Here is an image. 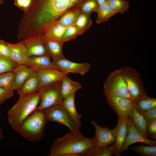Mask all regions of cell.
<instances>
[{
  "label": "cell",
  "instance_id": "52a82bcc",
  "mask_svg": "<svg viewBox=\"0 0 156 156\" xmlns=\"http://www.w3.org/2000/svg\"><path fill=\"white\" fill-rule=\"evenodd\" d=\"M60 81L41 87L37 91L40 102L36 110H44L55 105L62 106L63 99L60 90Z\"/></svg>",
  "mask_w": 156,
  "mask_h": 156
},
{
  "label": "cell",
  "instance_id": "9a60e30c",
  "mask_svg": "<svg viewBox=\"0 0 156 156\" xmlns=\"http://www.w3.org/2000/svg\"><path fill=\"white\" fill-rule=\"evenodd\" d=\"M127 119L118 118L116 126L112 129L115 138L114 154L116 156L120 155L122 145L127 133Z\"/></svg>",
  "mask_w": 156,
  "mask_h": 156
},
{
  "label": "cell",
  "instance_id": "ab89813d",
  "mask_svg": "<svg viewBox=\"0 0 156 156\" xmlns=\"http://www.w3.org/2000/svg\"><path fill=\"white\" fill-rule=\"evenodd\" d=\"M146 123L156 120V107L148 110L142 114Z\"/></svg>",
  "mask_w": 156,
  "mask_h": 156
},
{
  "label": "cell",
  "instance_id": "277c9868",
  "mask_svg": "<svg viewBox=\"0 0 156 156\" xmlns=\"http://www.w3.org/2000/svg\"><path fill=\"white\" fill-rule=\"evenodd\" d=\"M48 121L44 110H36L15 130L29 141L40 140Z\"/></svg>",
  "mask_w": 156,
  "mask_h": 156
},
{
  "label": "cell",
  "instance_id": "4dcf8cb0",
  "mask_svg": "<svg viewBox=\"0 0 156 156\" xmlns=\"http://www.w3.org/2000/svg\"><path fill=\"white\" fill-rule=\"evenodd\" d=\"M14 81V75L12 71L0 74V87L13 90Z\"/></svg>",
  "mask_w": 156,
  "mask_h": 156
},
{
  "label": "cell",
  "instance_id": "6da1fadb",
  "mask_svg": "<svg viewBox=\"0 0 156 156\" xmlns=\"http://www.w3.org/2000/svg\"><path fill=\"white\" fill-rule=\"evenodd\" d=\"M87 0H33L20 22L29 36L43 35L47 27L65 13L80 8Z\"/></svg>",
  "mask_w": 156,
  "mask_h": 156
},
{
  "label": "cell",
  "instance_id": "f1b7e54d",
  "mask_svg": "<svg viewBox=\"0 0 156 156\" xmlns=\"http://www.w3.org/2000/svg\"><path fill=\"white\" fill-rule=\"evenodd\" d=\"M108 4L116 14H123L129 8V3L125 0H107Z\"/></svg>",
  "mask_w": 156,
  "mask_h": 156
},
{
  "label": "cell",
  "instance_id": "e575fe53",
  "mask_svg": "<svg viewBox=\"0 0 156 156\" xmlns=\"http://www.w3.org/2000/svg\"><path fill=\"white\" fill-rule=\"evenodd\" d=\"M17 64L10 58L0 57V74L12 71Z\"/></svg>",
  "mask_w": 156,
  "mask_h": 156
},
{
  "label": "cell",
  "instance_id": "ac0fdd59",
  "mask_svg": "<svg viewBox=\"0 0 156 156\" xmlns=\"http://www.w3.org/2000/svg\"><path fill=\"white\" fill-rule=\"evenodd\" d=\"M51 59L49 55L31 56L28 57L25 64L36 70L56 68Z\"/></svg>",
  "mask_w": 156,
  "mask_h": 156
},
{
  "label": "cell",
  "instance_id": "5b68a950",
  "mask_svg": "<svg viewBox=\"0 0 156 156\" xmlns=\"http://www.w3.org/2000/svg\"><path fill=\"white\" fill-rule=\"evenodd\" d=\"M126 84L131 98L139 100L148 95L138 72L133 68L125 66L119 69Z\"/></svg>",
  "mask_w": 156,
  "mask_h": 156
},
{
  "label": "cell",
  "instance_id": "d6986e66",
  "mask_svg": "<svg viewBox=\"0 0 156 156\" xmlns=\"http://www.w3.org/2000/svg\"><path fill=\"white\" fill-rule=\"evenodd\" d=\"M43 38L46 49L50 58L54 62L65 57L63 53L64 43L62 41H56Z\"/></svg>",
  "mask_w": 156,
  "mask_h": 156
},
{
  "label": "cell",
  "instance_id": "3957f363",
  "mask_svg": "<svg viewBox=\"0 0 156 156\" xmlns=\"http://www.w3.org/2000/svg\"><path fill=\"white\" fill-rule=\"evenodd\" d=\"M19 96L17 102L7 112L8 123L15 130L36 110L40 102L37 92Z\"/></svg>",
  "mask_w": 156,
  "mask_h": 156
},
{
  "label": "cell",
  "instance_id": "b9f144b4",
  "mask_svg": "<svg viewBox=\"0 0 156 156\" xmlns=\"http://www.w3.org/2000/svg\"><path fill=\"white\" fill-rule=\"evenodd\" d=\"M4 138L3 131L0 127V141L3 139Z\"/></svg>",
  "mask_w": 156,
  "mask_h": 156
},
{
  "label": "cell",
  "instance_id": "60d3db41",
  "mask_svg": "<svg viewBox=\"0 0 156 156\" xmlns=\"http://www.w3.org/2000/svg\"><path fill=\"white\" fill-rule=\"evenodd\" d=\"M99 5L102 4L107 1V0H96Z\"/></svg>",
  "mask_w": 156,
  "mask_h": 156
},
{
  "label": "cell",
  "instance_id": "836d02e7",
  "mask_svg": "<svg viewBox=\"0 0 156 156\" xmlns=\"http://www.w3.org/2000/svg\"><path fill=\"white\" fill-rule=\"evenodd\" d=\"M99 5L96 0H87L80 8L81 13L90 14L97 12Z\"/></svg>",
  "mask_w": 156,
  "mask_h": 156
},
{
  "label": "cell",
  "instance_id": "603a6c76",
  "mask_svg": "<svg viewBox=\"0 0 156 156\" xmlns=\"http://www.w3.org/2000/svg\"><path fill=\"white\" fill-rule=\"evenodd\" d=\"M75 93L73 94L63 100L62 106L66 112L80 129L81 124L80 119L82 115L77 112L75 105Z\"/></svg>",
  "mask_w": 156,
  "mask_h": 156
},
{
  "label": "cell",
  "instance_id": "4fadbf2b",
  "mask_svg": "<svg viewBox=\"0 0 156 156\" xmlns=\"http://www.w3.org/2000/svg\"><path fill=\"white\" fill-rule=\"evenodd\" d=\"M95 127V133L96 145L102 148H105L115 142V138L112 129L99 125L94 120L91 122Z\"/></svg>",
  "mask_w": 156,
  "mask_h": 156
},
{
  "label": "cell",
  "instance_id": "44dd1931",
  "mask_svg": "<svg viewBox=\"0 0 156 156\" xmlns=\"http://www.w3.org/2000/svg\"><path fill=\"white\" fill-rule=\"evenodd\" d=\"M67 27L57 21L50 23L46 28L43 36L45 38L56 41H62V39Z\"/></svg>",
  "mask_w": 156,
  "mask_h": 156
},
{
  "label": "cell",
  "instance_id": "9c48e42d",
  "mask_svg": "<svg viewBox=\"0 0 156 156\" xmlns=\"http://www.w3.org/2000/svg\"><path fill=\"white\" fill-rule=\"evenodd\" d=\"M127 133L122 145L121 153L127 150L130 145L136 143H144L150 146L156 145V140H150L142 135L129 116L127 119Z\"/></svg>",
  "mask_w": 156,
  "mask_h": 156
},
{
  "label": "cell",
  "instance_id": "83f0119b",
  "mask_svg": "<svg viewBox=\"0 0 156 156\" xmlns=\"http://www.w3.org/2000/svg\"><path fill=\"white\" fill-rule=\"evenodd\" d=\"M80 13V8L67 12L63 14L57 21L66 27L74 25Z\"/></svg>",
  "mask_w": 156,
  "mask_h": 156
},
{
  "label": "cell",
  "instance_id": "d590c367",
  "mask_svg": "<svg viewBox=\"0 0 156 156\" xmlns=\"http://www.w3.org/2000/svg\"><path fill=\"white\" fill-rule=\"evenodd\" d=\"M14 90L0 87V106L6 100L13 97Z\"/></svg>",
  "mask_w": 156,
  "mask_h": 156
},
{
  "label": "cell",
  "instance_id": "7402d4cb",
  "mask_svg": "<svg viewBox=\"0 0 156 156\" xmlns=\"http://www.w3.org/2000/svg\"><path fill=\"white\" fill-rule=\"evenodd\" d=\"M41 87L40 82L36 72L24 82L16 90L17 93L19 96L27 95L36 92Z\"/></svg>",
  "mask_w": 156,
  "mask_h": 156
},
{
  "label": "cell",
  "instance_id": "7c38bea8",
  "mask_svg": "<svg viewBox=\"0 0 156 156\" xmlns=\"http://www.w3.org/2000/svg\"><path fill=\"white\" fill-rule=\"evenodd\" d=\"M54 63L56 68L68 73H72L83 75L88 72L90 67L89 62L77 63L70 61L65 58Z\"/></svg>",
  "mask_w": 156,
  "mask_h": 156
},
{
  "label": "cell",
  "instance_id": "74e56055",
  "mask_svg": "<svg viewBox=\"0 0 156 156\" xmlns=\"http://www.w3.org/2000/svg\"><path fill=\"white\" fill-rule=\"evenodd\" d=\"M32 1L33 0H14V4L24 13L30 8Z\"/></svg>",
  "mask_w": 156,
  "mask_h": 156
},
{
  "label": "cell",
  "instance_id": "f546056e",
  "mask_svg": "<svg viewBox=\"0 0 156 156\" xmlns=\"http://www.w3.org/2000/svg\"><path fill=\"white\" fill-rule=\"evenodd\" d=\"M85 31L78 27L75 25L67 27L62 39L64 42L75 39Z\"/></svg>",
  "mask_w": 156,
  "mask_h": 156
},
{
  "label": "cell",
  "instance_id": "ffe728a7",
  "mask_svg": "<svg viewBox=\"0 0 156 156\" xmlns=\"http://www.w3.org/2000/svg\"><path fill=\"white\" fill-rule=\"evenodd\" d=\"M60 90L63 99L72 94L75 93L81 88L79 82L74 81L69 77L68 74L65 75L60 81Z\"/></svg>",
  "mask_w": 156,
  "mask_h": 156
},
{
  "label": "cell",
  "instance_id": "30bf717a",
  "mask_svg": "<svg viewBox=\"0 0 156 156\" xmlns=\"http://www.w3.org/2000/svg\"><path fill=\"white\" fill-rule=\"evenodd\" d=\"M108 105L116 112L118 118L127 119L129 112L133 107L131 99L120 97L114 96L106 98Z\"/></svg>",
  "mask_w": 156,
  "mask_h": 156
},
{
  "label": "cell",
  "instance_id": "4316f807",
  "mask_svg": "<svg viewBox=\"0 0 156 156\" xmlns=\"http://www.w3.org/2000/svg\"><path fill=\"white\" fill-rule=\"evenodd\" d=\"M114 153V143L105 148L97 146L95 145L89 150L85 156H111Z\"/></svg>",
  "mask_w": 156,
  "mask_h": 156
},
{
  "label": "cell",
  "instance_id": "ba28073f",
  "mask_svg": "<svg viewBox=\"0 0 156 156\" xmlns=\"http://www.w3.org/2000/svg\"><path fill=\"white\" fill-rule=\"evenodd\" d=\"M48 121L60 123L67 127L70 131L80 132V129L72 119L62 106L55 105L44 110Z\"/></svg>",
  "mask_w": 156,
  "mask_h": 156
},
{
  "label": "cell",
  "instance_id": "d4e9b609",
  "mask_svg": "<svg viewBox=\"0 0 156 156\" xmlns=\"http://www.w3.org/2000/svg\"><path fill=\"white\" fill-rule=\"evenodd\" d=\"M133 107L140 114L156 107V99L147 96L139 100H133Z\"/></svg>",
  "mask_w": 156,
  "mask_h": 156
},
{
  "label": "cell",
  "instance_id": "1f68e13d",
  "mask_svg": "<svg viewBox=\"0 0 156 156\" xmlns=\"http://www.w3.org/2000/svg\"><path fill=\"white\" fill-rule=\"evenodd\" d=\"M146 146L141 144L130 148L135 152L144 156H156V145Z\"/></svg>",
  "mask_w": 156,
  "mask_h": 156
},
{
  "label": "cell",
  "instance_id": "8992f818",
  "mask_svg": "<svg viewBox=\"0 0 156 156\" xmlns=\"http://www.w3.org/2000/svg\"><path fill=\"white\" fill-rule=\"evenodd\" d=\"M103 89L106 98L120 96L131 99L125 81L119 69L109 75L104 84Z\"/></svg>",
  "mask_w": 156,
  "mask_h": 156
},
{
  "label": "cell",
  "instance_id": "e0dca14e",
  "mask_svg": "<svg viewBox=\"0 0 156 156\" xmlns=\"http://www.w3.org/2000/svg\"><path fill=\"white\" fill-rule=\"evenodd\" d=\"M12 71L14 76L13 90H16L29 77L36 72V70L28 67L25 64H17Z\"/></svg>",
  "mask_w": 156,
  "mask_h": 156
},
{
  "label": "cell",
  "instance_id": "8fae6325",
  "mask_svg": "<svg viewBox=\"0 0 156 156\" xmlns=\"http://www.w3.org/2000/svg\"><path fill=\"white\" fill-rule=\"evenodd\" d=\"M21 42L25 45L29 57L49 55L44 44L42 35H32L24 39Z\"/></svg>",
  "mask_w": 156,
  "mask_h": 156
},
{
  "label": "cell",
  "instance_id": "8d00e7d4",
  "mask_svg": "<svg viewBox=\"0 0 156 156\" xmlns=\"http://www.w3.org/2000/svg\"><path fill=\"white\" fill-rule=\"evenodd\" d=\"M146 131L148 138L156 139V120L147 123Z\"/></svg>",
  "mask_w": 156,
  "mask_h": 156
},
{
  "label": "cell",
  "instance_id": "cb8c5ba5",
  "mask_svg": "<svg viewBox=\"0 0 156 156\" xmlns=\"http://www.w3.org/2000/svg\"><path fill=\"white\" fill-rule=\"evenodd\" d=\"M129 116L132 120L135 126L141 133L148 138L146 131L147 123L142 115L133 107L129 112Z\"/></svg>",
  "mask_w": 156,
  "mask_h": 156
},
{
  "label": "cell",
  "instance_id": "7a4b0ae2",
  "mask_svg": "<svg viewBox=\"0 0 156 156\" xmlns=\"http://www.w3.org/2000/svg\"><path fill=\"white\" fill-rule=\"evenodd\" d=\"M96 144L94 137L88 138L80 132L74 133L70 131L53 142L49 156L85 155Z\"/></svg>",
  "mask_w": 156,
  "mask_h": 156
},
{
  "label": "cell",
  "instance_id": "f35d334b",
  "mask_svg": "<svg viewBox=\"0 0 156 156\" xmlns=\"http://www.w3.org/2000/svg\"><path fill=\"white\" fill-rule=\"evenodd\" d=\"M0 57L10 58V50L6 42L0 39Z\"/></svg>",
  "mask_w": 156,
  "mask_h": 156
},
{
  "label": "cell",
  "instance_id": "d6a6232c",
  "mask_svg": "<svg viewBox=\"0 0 156 156\" xmlns=\"http://www.w3.org/2000/svg\"><path fill=\"white\" fill-rule=\"evenodd\" d=\"M90 14L80 13L75 24L80 29L86 31L88 29L92 24Z\"/></svg>",
  "mask_w": 156,
  "mask_h": 156
},
{
  "label": "cell",
  "instance_id": "5bb4252c",
  "mask_svg": "<svg viewBox=\"0 0 156 156\" xmlns=\"http://www.w3.org/2000/svg\"><path fill=\"white\" fill-rule=\"evenodd\" d=\"M36 72L42 86L59 81L68 74L57 68L38 70Z\"/></svg>",
  "mask_w": 156,
  "mask_h": 156
},
{
  "label": "cell",
  "instance_id": "484cf974",
  "mask_svg": "<svg viewBox=\"0 0 156 156\" xmlns=\"http://www.w3.org/2000/svg\"><path fill=\"white\" fill-rule=\"evenodd\" d=\"M96 12V22L97 24L108 21L112 17L116 14L112 9L107 1L99 5Z\"/></svg>",
  "mask_w": 156,
  "mask_h": 156
},
{
  "label": "cell",
  "instance_id": "7bdbcfd3",
  "mask_svg": "<svg viewBox=\"0 0 156 156\" xmlns=\"http://www.w3.org/2000/svg\"><path fill=\"white\" fill-rule=\"evenodd\" d=\"M4 0H0V5L3 3Z\"/></svg>",
  "mask_w": 156,
  "mask_h": 156
},
{
  "label": "cell",
  "instance_id": "2e32d148",
  "mask_svg": "<svg viewBox=\"0 0 156 156\" xmlns=\"http://www.w3.org/2000/svg\"><path fill=\"white\" fill-rule=\"evenodd\" d=\"M6 43L9 49L11 59L18 64H25L29 57L24 44L21 42L16 44Z\"/></svg>",
  "mask_w": 156,
  "mask_h": 156
}]
</instances>
